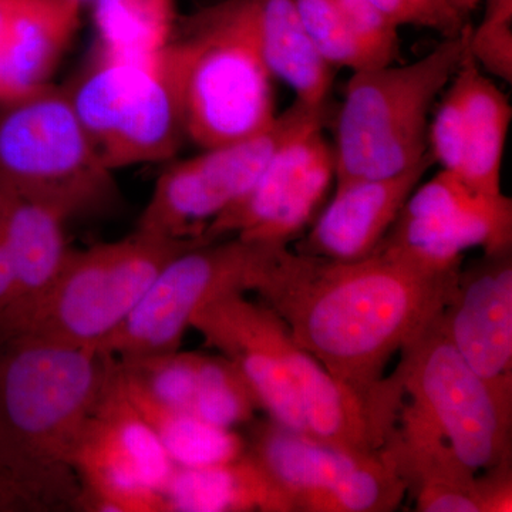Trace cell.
<instances>
[{
  "label": "cell",
  "instance_id": "obj_33",
  "mask_svg": "<svg viewBox=\"0 0 512 512\" xmlns=\"http://www.w3.org/2000/svg\"><path fill=\"white\" fill-rule=\"evenodd\" d=\"M13 289V271L12 261L8 247H6L5 238H3L2 229H0V312L9 302Z\"/></svg>",
  "mask_w": 512,
  "mask_h": 512
},
{
  "label": "cell",
  "instance_id": "obj_9",
  "mask_svg": "<svg viewBox=\"0 0 512 512\" xmlns=\"http://www.w3.org/2000/svg\"><path fill=\"white\" fill-rule=\"evenodd\" d=\"M278 247L282 245L234 237L184 249L164 266L126 322L96 350L126 359L180 349L192 319L208 303L228 292H254Z\"/></svg>",
  "mask_w": 512,
  "mask_h": 512
},
{
  "label": "cell",
  "instance_id": "obj_10",
  "mask_svg": "<svg viewBox=\"0 0 512 512\" xmlns=\"http://www.w3.org/2000/svg\"><path fill=\"white\" fill-rule=\"evenodd\" d=\"M245 441L284 512H389L406 497V484L383 454L340 450L271 419L256 423Z\"/></svg>",
  "mask_w": 512,
  "mask_h": 512
},
{
  "label": "cell",
  "instance_id": "obj_2",
  "mask_svg": "<svg viewBox=\"0 0 512 512\" xmlns=\"http://www.w3.org/2000/svg\"><path fill=\"white\" fill-rule=\"evenodd\" d=\"M111 363L92 348L0 339V487L23 512L77 510L74 451Z\"/></svg>",
  "mask_w": 512,
  "mask_h": 512
},
{
  "label": "cell",
  "instance_id": "obj_21",
  "mask_svg": "<svg viewBox=\"0 0 512 512\" xmlns=\"http://www.w3.org/2000/svg\"><path fill=\"white\" fill-rule=\"evenodd\" d=\"M457 76L464 93V161L458 178L484 194H500L501 167L512 119L510 101L481 72L468 49Z\"/></svg>",
  "mask_w": 512,
  "mask_h": 512
},
{
  "label": "cell",
  "instance_id": "obj_14",
  "mask_svg": "<svg viewBox=\"0 0 512 512\" xmlns=\"http://www.w3.org/2000/svg\"><path fill=\"white\" fill-rule=\"evenodd\" d=\"M190 329L241 370L269 419L308 436L288 365L292 336L271 308L245 292L224 293L194 316Z\"/></svg>",
  "mask_w": 512,
  "mask_h": 512
},
{
  "label": "cell",
  "instance_id": "obj_5",
  "mask_svg": "<svg viewBox=\"0 0 512 512\" xmlns=\"http://www.w3.org/2000/svg\"><path fill=\"white\" fill-rule=\"evenodd\" d=\"M205 241L137 231L120 241L70 252L53 284L0 320V339L25 336L97 349L126 322L175 255Z\"/></svg>",
  "mask_w": 512,
  "mask_h": 512
},
{
  "label": "cell",
  "instance_id": "obj_8",
  "mask_svg": "<svg viewBox=\"0 0 512 512\" xmlns=\"http://www.w3.org/2000/svg\"><path fill=\"white\" fill-rule=\"evenodd\" d=\"M393 377L407 406L474 473L511 458L512 402L468 366L439 318L404 346Z\"/></svg>",
  "mask_w": 512,
  "mask_h": 512
},
{
  "label": "cell",
  "instance_id": "obj_16",
  "mask_svg": "<svg viewBox=\"0 0 512 512\" xmlns=\"http://www.w3.org/2000/svg\"><path fill=\"white\" fill-rule=\"evenodd\" d=\"M433 164L429 154L394 177L336 180L332 201L295 252L342 262L372 255Z\"/></svg>",
  "mask_w": 512,
  "mask_h": 512
},
{
  "label": "cell",
  "instance_id": "obj_12",
  "mask_svg": "<svg viewBox=\"0 0 512 512\" xmlns=\"http://www.w3.org/2000/svg\"><path fill=\"white\" fill-rule=\"evenodd\" d=\"M512 249V201L484 194L441 170L407 198L376 251L433 272L463 268L467 249Z\"/></svg>",
  "mask_w": 512,
  "mask_h": 512
},
{
  "label": "cell",
  "instance_id": "obj_15",
  "mask_svg": "<svg viewBox=\"0 0 512 512\" xmlns=\"http://www.w3.org/2000/svg\"><path fill=\"white\" fill-rule=\"evenodd\" d=\"M439 320L468 366L512 402L511 249L484 254L461 269Z\"/></svg>",
  "mask_w": 512,
  "mask_h": 512
},
{
  "label": "cell",
  "instance_id": "obj_31",
  "mask_svg": "<svg viewBox=\"0 0 512 512\" xmlns=\"http://www.w3.org/2000/svg\"><path fill=\"white\" fill-rule=\"evenodd\" d=\"M468 52L488 73L512 82V25L471 26Z\"/></svg>",
  "mask_w": 512,
  "mask_h": 512
},
{
  "label": "cell",
  "instance_id": "obj_20",
  "mask_svg": "<svg viewBox=\"0 0 512 512\" xmlns=\"http://www.w3.org/2000/svg\"><path fill=\"white\" fill-rule=\"evenodd\" d=\"M256 36L266 67L274 79L312 109H326L333 70L303 26L295 0H252Z\"/></svg>",
  "mask_w": 512,
  "mask_h": 512
},
{
  "label": "cell",
  "instance_id": "obj_22",
  "mask_svg": "<svg viewBox=\"0 0 512 512\" xmlns=\"http://www.w3.org/2000/svg\"><path fill=\"white\" fill-rule=\"evenodd\" d=\"M164 498L167 512H284L274 487L247 451L228 463L175 468Z\"/></svg>",
  "mask_w": 512,
  "mask_h": 512
},
{
  "label": "cell",
  "instance_id": "obj_28",
  "mask_svg": "<svg viewBox=\"0 0 512 512\" xmlns=\"http://www.w3.org/2000/svg\"><path fill=\"white\" fill-rule=\"evenodd\" d=\"M306 32L322 59L332 69L359 70L382 67L353 35L335 0H295Z\"/></svg>",
  "mask_w": 512,
  "mask_h": 512
},
{
  "label": "cell",
  "instance_id": "obj_35",
  "mask_svg": "<svg viewBox=\"0 0 512 512\" xmlns=\"http://www.w3.org/2000/svg\"><path fill=\"white\" fill-rule=\"evenodd\" d=\"M448 2L453 5V8L456 9L461 16L467 19L471 12L480 8L483 0H448Z\"/></svg>",
  "mask_w": 512,
  "mask_h": 512
},
{
  "label": "cell",
  "instance_id": "obj_24",
  "mask_svg": "<svg viewBox=\"0 0 512 512\" xmlns=\"http://www.w3.org/2000/svg\"><path fill=\"white\" fill-rule=\"evenodd\" d=\"M97 49L124 57H161L177 28V0H92Z\"/></svg>",
  "mask_w": 512,
  "mask_h": 512
},
{
  "label": "cell",
  "instance_id": "obj_18",
  "mask_svg": "<svg viewBox=\"0 0 512 512\" xmlns=\"http://www.w3.org/2000/svg\"><path fill=\"white\" fill-rule=\"evenodd\" d=\"M59 212L0 185V229L12 261L13 289L0 320L28 306L53 284L72 249Z\"/></svg>",
  "mask_w": 512,
  "mask_h": 512
},
{
  "label": "cell",
  "instance_id": "obj_4",
  "mask_svg": "<svg viewBox=\"0 0 512 512\" xmlns=\"http://www.w3.org/2000/svg\"><path fill=\"white\" fill-rule=\"evenodd\" d=\"M470 30L416 62L353 73L336 117V180L394 177L429 156L431 110L466 56Z\"/></svg>",
  "mask_w": 512,
  "mask_h": 512
},
{
  "label": "cell",
  "instance_id": "obj_1",
  "mask_svg": "<svg viewBox=\"0 0 512 512\" xmlns=\"http://www.w3.org/2000/svg\"><path fill=\"white\" fill-rule=\"evenodd\" d=\"M461 269L427 271L382 251L332 261L282 245L254 292L284 320L296 345L340 382L377 399L390 389L387 363L439 318Z\"/></svg>",
  "mask_w": 512,
  "mask_h": 512
},
{
  "label": "cell",
  "instance_id": "obj_37",
  "mask_svg": "<svg viewBox=\"0 0 512 512\" xmlns=\"http://www.w3.org/2000/svg\"><path fill=\"white\" fill-rule=\"evenodd\" d=\"M80 2H82L83 5H86V3H90L92 2V0H80Z\"/></svg>",
  "mask_w": 512,
  "mask_h": 512
},
{
  "label": "cell",
  "instance_id": "obj_27",
  "mask_svg": "<svg viewBox=\"0 0 512 512\" xmlns=\"http://www.w3.org/2000/svg\"><path fill=\"white\" fill-rule=\"evenodd\" d=\"M116 359V357H114ZM200 353H156L116 359L121 372L143 387L157 402L171 409L190 412L197 386Z\"/></svg>",
  "mask_w": 512,
  "mask_h": 512
},
{
  "label": "cell",
  "instance_id": "obj_7",
  "mask_svg": "<svg viewBox=\"0 0 512 512\" xmlns=\"http://www.w3.org/2000/svg\"><path fill=\"white\" fill-rule=\"evenodd\" d=\"M77 117L111 170L167 163L185 140L161 57H124L96 49L66 89Z\"/></svg>",
  "mask_w": 512,
  "mask_h": 512
},
{
  "label": "cell",
  "instance_id": "obj_13",
  "mask_svg": "<svg viewBox=\"0 0 512 512\" xmlns=\"http://www.w3.org/2000/svg\"><path fill=\"white\" fill-rule=\"evenodd\" d=\"M325 117L306 124L276 148L251 190L211 222L204 241L234 235L245 241L288 245L301 237L335 178Z\"/></svg>",
  "mask_w": 512,
  "mask_h": 512
},
{
  "label": "cell",
  "instance_id": "obj_3",
  "mask_svg": "<svg viewBox=\"0 0 512 512\" xmlns=\"http://www.w3.org/2000/svg\"><path fill=\"white\" fill-rule=\"evenodd\" d=\"M164 67L185 138L201 150L254 137L278 116L252 0H224L192 16L165 50Z\"/></svg>",
  "mask_w": 512,
  "mask_h": 512
},
{
  "label": "cell",
  "instance_id": "obj_6",
  "mask_svg": "<svg viewBox=\"0 0 512 512\" xmlns=\"http://www.w3.org/2000/svg\"><path fill=\"white\" fill-rule=\"evenodd\" d=\"M114 171L84 130L66 89L53 84L0 106V185L64 220L116 200Z\"/></svg>",
  "mask_w": 512,
  "mask_h": 512
},
{
  "label": "cell",
  "instance_id": "obj_36",
  "mask_svg": "<svg viewBox=\"0 0 512 512\" xmlns=\"http://www.w3.org/2000/svg\"><path fill=\"white\" fill-rule=\"evenodd\" d=\"M0 512H23L15 498L0 487Z\"/></svg>",
  "mask_w": 512,
  "mask_h": 512
},
{
  "label": "cell",
  "instance_id": "obj_34",
  "mask_svg": "<svg viewBox=\"0 0 512 512\" xmlns=\"http://www.w3.org/2000/svg\"><path fill=\"white\" fill-rule=\"evenodd\" d=\"M487 25H512V0H483Z\"/></svg>",
  "mask_w": 512,
  "mask_h": 512
},
{
  "label": "cell",
  "instance_id": "obj_29",
  "mask_svg": "<svg viewBox=\"0 0 512 512\" xmlns=\"http://www.w3.org/2000/svg\"><path fill=\"white\" fill-rule=\"evenodd\" d=\"M356 39L382 66L400 59L399 28L370 0H335Z\"/></svg>",
  "mask_w": 512,
  "mask_h": 512
},
{
  "label": "cell",
  "instance_id": "obj_23",
  "mask_svg": "<svg viewBox=\"0 0 512 512\" xmlns=\"http://www.w3.org/2000/svg\"><path fill=\"white\" fill-rule=\"evenodd\" d=\"M114 370L121 390L156 433L157 439L163 444L175 466H215L245 454L247 441L234 430L222 429L195 414L171 409L157 402L143 387L121 372L116 359Z\"/></svg>",
  "mask_w": 512,
  "mask_h": 512
},
{
  "label": "cell",
  "instance_id": "obj_26",
  "mask_svg": "<svg viewBox=\"0 0 512 512\" xmlns=\"http://www.w3.org/2000/svg\"><path fill=\"white\" fill-rule=\"evenodd\" d=\"M261 409L251 384L225 356L201 355L191 413L222 429L249 423Z\"/></svg>",
  "mask_w": 512,
  "mask_h": 512
},
{
  "label": "cell",
  "instance_id": "obj_30",
  "mask_svg": "<svg viewBox=\"0 0 512 512\" xmlns=\"http://www.w3.org/2000/svg\"><path fill=\"white\" fill-rule=\"evenodd\" d=\"M397 26H419L443 37L460 35L467 19L448 0H370Z\"/></svg>",
  "mask_w": 512,
  "mask_h": 512
},
{
  "label": "cell",
  "instance_id": "obj_11",
  "mask_svg": "<svg viewBox=\"0 0 512 512\" xmlns=\"http://www.w3.org/2000/svg\"><path fill=\"white\" fill-rule=\"evenodd\" d=\"M322 116L326 109L295 100L268 130L174 161L158 177L138 231L177 241H204L211 222L245 197L276 148Z\"/></svg>",
  "mask_w": 512,
  "mask_h": 512
},
{
  "label": "cell",
  "instance_id": "obj_19",
  "mask_svg": "<svg viewBox=\"0 0 512 512\" xmlns=\"http://www.w3.org/2000/svg\"><path fill=\"white\" fill-rule=\"evenodd\" d=\"M72 464L80 483L77 511L167 512L164 495L144 483L119 440L94 414Z\"/></svg>",
  "mask_w": 512,
  "mask_h": 512
},
{
  "label": "cell",
  "instance_id": "obj_17",
  "mask_svg": "<svg viewBox=\"0 0 512 512\" xmlns=\"http://www.w3.org/2000/svg\"><path fill=\"white\" fill-rule=\"evenodd\" d=\"M82 8L80 0H0V106L52 84Z\"/></svg>",
  "mask_w": 512,
  "mask_h": 512
},
{
  "label": "cell",
  "instance_id": "obj_25",
  "mask_svg": "<svg viewBox=\"0 0 512 512\" xmlns=\"http://www.w3.org/2000/svg\"><path fill=\"white\" fill-rule=\"evenodd\" d=\"M93 414L106 423L119 440L144 483L164 495L177 466L157 439L156 433L121 390L114 370V357Z\"/></svg>",
  "mask_w": 512,
  "mask_h": 512
},
{
  "label": "cell",
  "instance_id": "obj_32",
  "mask_svg": "<svg viewBox=\"0 0 512 512\" xmlns=\"http://www.w3.org/2000/svg\"><path fill=\"white\" fill-rule=\"evenodd\" d=\"M485 473V476L477 477L481 512H511V458L490 470H485Z\"/></svg>",
  "mask_w": 512,
  "mask_h": 512
}]
</instances>
